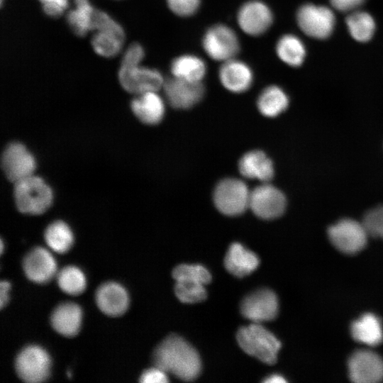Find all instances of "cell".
Listing matches in <instances>:
<instances>
[{"instance_id":"obj_1","label":"cell","mask_w":383,"mask_h":383,"mask_svg":"<svg viewBox=\"0 0 383 383\" xmlns=\"http://www.w3.org/2000/svg\"><path fill=\"white\" fill-rule=\"evenodd\" d=\"M152 362L155 366L184 381L195 379L201 370L196 349L176 334L170 335L155 348Z\"/></svg>"},{"instance_id":"obj_2","label":"cell","mask_w":383,"mask_h":383,"mask_svg":"<svg viewBox=\"0 0 383 383\" xmlns=\"http://www.w3.org/2000/svg\"><path fill=\"white\" fill-rule=\"evenodd\" d=\"M13 196L18 210L28 215L45 213L53 200L50 186L34 174L14 183Z\"/></svg>"},{"instance_id":"obj_3","label":"cell","mask_w":383,"mask_h":383,"mask_svg":"<svg viewBox=\"0 0 383 383\" xmlns=\"http://www.w3.org/2000/svg\"><path fill=\"white\" fill-rule=\"evenodd\" d=\"M236 339L240 347L249 355L269 365L277 362L281 343L260 323H252L241 327Z\"/></svg>"},{"instance_id":"obj_4","label":"cell","mask_w":383,"mask_h":383,"mask_svg":"<svg viewBox=\"0 0 383 383\" xmlns=\"http://www.w3.org/2000/svg\"><path fill=\"white\" fill-rule=\"evenodd\" d=\"M15 369L18 377L28 383H40L50 376L51 358L43 348L30 345L16 356Z\"/></svg>"},{"instance_id":"obj_5","label":"cell","mask_w":383,"mask_h":383,"mask_svg":"<svg viewBox=\"0 0 383 383\" xmlns=\"http://www.w3.org/2000/svg\"><path fill=\"white\" fill-rule=\"evenodd\" d=\"M250 191L244 182L236 178L221 180L213 192V202L222 213L235 216L249 208Z\"/></svg>"},{"instance_id":"obj_6","label":"cell","mask_w":383,"mask_h":383,"mask_svg":"<svg viewBox=\"0 0 383 383\" xmlns=\"http://www.w3.org/2000/svg\"><path fill=\"white\" fill-rule=\"evenodd\" d=\"M202 46L209 57L223 62L233 59L240 50L237 35L223 24L214 25L206 31Z\"/></svg>"},{"instance_id":"obj_7","label":"cell","mask_w":383,"mask_h":383,"mask_svg":"<svg viewBox=\"0 0 383 383\" xmlns=\"http://www.w3.org/2000/svg\"><path fill=\"white\" fill-rule=\"evenodd\" d=\"M331 242L346 254L357 253L366 245L369 235L363 223L349 218L339 221L328 230Z\"/></svg>"},{"instance_id":"obj_8","label":"cell","mask_w":383,"mask_h":383,"mask_svg":"<svg viewBox=\"0 0 383 383\" xmlns=\"http://www.w3.org/2000/svg\"><path fill=\"white\" fill-rule=\"evenodd\" d=\"M1 167L6 178L16 183L34 174L36 160L23 143L12 142L6 145L2 153Z\"/></svg>"},{"instance_id":"obj_9","label":"cell","mask_w":383,"mask_h":383,"mask_svg":"<svg viewBox=\"0 0 383 383\" xmlns=\"http://www.w3.org/2000/svg\"><path fill=\"white\" fill-rule=\"evenodd\" d=\"M118 77L121 87L126 91L135 95L157 91L163 87L165 82L158 70L140 65L133 67L121 66Z\"/></svg>"},{"instance_id":"obj_10","label":"cell","mask_w":383,"mask_h":383,"mask_svg":"<svg viewBox=\"0 0 383 383\" xmlns=\"http://www.w3.org/2000/svg\"><path fill=\"white\" fill-rule=\"evenodd\" d=\"M296 20L305 34L318 39L328 37L335 24V17L330 9L312 4L302 6L297 12Z\"/></svg>"},{"instance_id":"obj_11","label":"cell","mask_w":383,"mask_h":383,"mask_svg":"<svg viewBox=\"0 0 383 383\" xmlns=\"http://www.w3.org/2000/svg\"><path fill=\"white\" fill-rule=\"evenodd\" d=\"M284 194L275 187L264 183L250 191L249 208L257 217L271 220L283 214L286 208Z\"/></svg>"},{"instance_id":"obj_12","label":"cell","mask_w":383,"mask_h":383,"mask_svg":"<svg viewBox=\"0 0 383 383\" xmlns=\"http://www.w3.org/2000/svg\"><path fill=\"white\" fill-rule=\"evenodd\" d=\"M279 309L277 296L269 289H257L247 295L240 304L242 315L252 323H261L275 318Z\"/></svg>"},{"instance_id":"obj_13","label":"cell","mask_w":383,"mask_h":383,"mask_svg":"<svg viewBox=\"0 0 383 383\" xmlns=\"http://www.w3.org/2000/svg\"><path fill=\"white\" fill-rule=\"evenodd\" d=\"M349 377L356 383H376L383 380V360L368 350L355 352L348 361Z\"/></svg>"},{"instance_id":"obj_14","label":"cell","mask_w":383,"mask_h":383,"mask_svg":"<svg viewBox=\"0 0 383 383\" xmlns=\"http://www.w3.org/2000/svg\"><path fill=\"white\" fill-rule=\"evenodd\" d=\"M162 88L168 103L175 109L191 108L204 94L201 82H191L173 76L165 80Z\"/></svg>"},{"instance_id":"obj_15","label":"cell","mask_w":383,"mask_h":383,"mask_svg":"<svg viewBox=\"0 0 383 383\" xmlns=\"http://www.w3.org/2000/svg\"><path fill=\"white\" fill-rule=\"evenodd\" d=\"M237 21L240 28L248 35H260L266 32L273 21V15L265 3L249 1L240 8Z\"/></svg>"},{"instance_id":"obj_16","label":"cell","mask_w":383,"mask_h":383,"mask_svg":"<svg viewBox=\"0 0 383 383\" xmlns=\"http://www.w3.org/2000/svg\"><path fill=\"white\" fill-rule=\"evenodd\" d=\"M23 269L27 278L37 284L48 282L57 274L53 255L43 247L34 248L26 255Z\"/></svg>"},{"instance_id":"obj_17","label":"cell","mask_w":383,"mask_h":383,"mask_svg":"<svg viewBox=\"0 0 383 383\" xmlns=\"http://www.w3.org/2000/svg\"><path fill=\"white\" fill-rule=\"evenodd\" d=\"M96 303L99 309L109 316L123 314L129 305V296L126 289L115 282L102 284L96 292Z\"/></svg>"},{"instance_id":"obj_18","label":"cell","mask_w":383,"mask_h":383,"mask_svg":"<svg viewBox=\"0 0 383 383\" xmlns=\"http://www.w3.org/2000/svg\"><path fill=\"white\" fill-rule=\"evenodd\" d=\"M218 77L222 85L233 93L247 91L253 81V73L250 67L234 58L223 62Z\"/></svg>"},{"instance_id":"obj_19","label":"cell","mask_w":383,"mask_h":383,"mask_svg":"<svg viewBox=\"0 0 383 383\" xmlns=\"http://www.w3.org/2000/svg\"><path fill=\"white\" fill-rule=\"evenodd\" d=\"M82 311L74 302H63L57 306L50 316V323L53 329L65 337L76 335L81 327Z\"/></svg>"},{"instance_id":"obj_20","label":"cell","mask_w":383,"mask_h":383,"mask_svg":"<svg viewBox=\"0 0 383 383\" xmlns=\"http://www.w3.org/2000/svg\"><path fill=\"white\" fill-rule=\"evenodd\" d=\"M131 108L134 115L148 125L160 123L165 111L164 101L157 91L136 95L131 103Z\"/></svg>"},{"instance_id":"obj_21","label":"cell","mask_w":383,"mask_h":383,"mask_svg":"<svg viewBox=\"0 0 383 383\" xmlns=\"http://www.w3.org/2000/svg\"><path fill=\"white\" fill-rule=\"evenodd\" d=\"M260 265L255 253L239 243H232L225 257L226 269L237 277H244L254 272Z\"/></svg>"},{"instance_id":"obj_22","label":"cell","mask_w":383,"mask_h":383,"mask_svg":"<svg viewBox=\"0 0 383 383\" xmlns=\"http://www.w3.org/2000/svg\"><path fill=\"white\" fill-rule=\"evenodd\" d=\"M238 169L243 177L263 182H269L274 172L272 160L260 150L245 154L239 161Z\"/></svg>"},{"instance_id":"obj_23","label":"cell","mask_w":383,"mask_h":383,"mask_svg":"<svg viewBox=\"0 0 383 383\" xmlns=\"http://www.w3.org/2000/svg\"><path fill=\"white\" fill-rule=\"evenodd\" d=\"M351 334L359 343L370 346L379 345L383 340L381 321L374 314L365 313L352 323Z\"/></svg>"},{"instance_id":"obj_24","label":"cell","mask_w":383,"mask_h":383,"mask_svg":"<svg viewBox=\"0 0 383 383\" xmlns=\"http://www.w3.org/2000/svg\"><path fill=\"white\" fill-rule=\"evenodd\" d=\"M170 70L173 77L191 82H201L206 72V66L197 56L182 55L172 60Z\"/></svg>"},{"instance_id":"obj_25","label":"cell","mask_w":383,"mask_h":383,"mask_svg":"<svg viewBox=\"0 0 383 383\" xmlns=\"http://www.w3.org/2000/svg\"><path fill=\"white\" fill-rule=\"evenodd\" d=\"M289 99L279 87L272 85L264 89L259 95L257 106L259 111L266 117H275L286 110Z\"/></svg>"},{"instance_id":"obj_26","label":"cell","mask_w":383,"mask_h":383,"mask_svg":"<svg viewBox=\"0 0 383 383\" xmlns=\"http://www.w3.org/2000/svg\"><path fill=\"white\" fill-rule=\"evenodd\" d=\"M48 247L57 253H65L73 245L74 235L70 227L62 221L52 222L44 234Z\"/></svg>"},{"instance_id":"obj_27","label":"cell","mask_w":383,"mask_h":383,"mask_svg":"<svg viewBox=\"0 0 383 383\" xmlns=\"http://www.w3.org/2000/svg\"><path fill=\"white\" fill-rule=\"evenodd\" d=\"M95 9L89 1L75 4L68 11L66 20L71 30L79 37L86 35L93 30V16Z\"/></svg>"},{"instance_id":"obj_28","label":"cell","mask_w":383,"mask_h":383,"mask_svg":"<svg viewBox=\"0 0 383 383\" xmlns=\"http://www.w3.org/2000/svg\"><path fill=\"white\" fill-rule=\"evenodd\" d=\"M276 52L281 60L293 67L299 66L305 57V49L302 42L293 35H284L281 37L276 45Z\"/></svg>"},{"instance_id":"obj_29","label":"cell","mask_w":383,"mask_h":383,"mask_svg":"<svg viewBox=\"0 0 383 383\" xmlns=\"http://www.w3.org/2000/svg\"><path fill=\"white\" fill-rule=\"evenodd\" d=\"M57 282L60 289L70 295H79L86 289L87 279L77 267L69 265L57 273Z\"/></svg>"},{"instance_id":"obj_30","label":"cell","mask_w":383,"mask_h":383,"mask_svg":"<svg viewBox=\"0 0 383 383\" xmlns=\"http://www.w3.org/2000/svg\"><path fill=\"white\" fill-rule=\"evenodd\" d=\"M123 41L124 38L114 33L95 31L91 40V45L97 55L110 58L116 56L120 52Z\"/></svg>"},{"instance_id":"obj_31","label":"cell","mask_w":383,"mask_h":383,"mask_svg":"<svg viewBox=\"0 0 383 383\" xmlns=\"http://www.w3.org/2000/svg\"><path fill=\"white\" fill-rule=\"evenodd\" d=\"M346 23L353 38L360 42L368 41L373 35L375 24L367 13L357 11L350 15Z\"/></svg>"},{"instance_id":"obj_32","label":"cell","mask_w":383,"mask_h":383,"mask_svg":"<svg viewBox=\"0 0 383 383\" xmlns=\"http://www.w3.org/2000/svg\"><path fill=\"white\" fill-rule=\"evenodd\" d=\"M174 293L180 301L186 304L200 302L207 296L205 284L190 279L176 280Z\"/></svg>"},{"instance_id":"obj_33","label":"cell","mask_w":383,"mask_h":383,"mask_svg":"<svg viewBox=\"0 0 383 383\" xmlns=\"http://www.w3.org/2000/svg\"><path fill=\"white\" fill-rule=\"evenodd\" d=\"M172 277L176 280L190 279L209 284L211 280L209 271L201 265L181 264L172 271Z\"/></svg>"},{"instance_id":"obj_34","label":"cell","mask_w":383,"mask_h":383,"mask_svg":"<svg viewBox=\"0 0 383 383\" xmlns=\"http://www.w3.org/2000/svg\"><path fill=\"white\" fill-rule=\"evenodd\" d=\"M93 30L109 32L125 38L123 27L109 14L101 10H95L93 16Z\"/></svg>"},{"instance_id":"obj_35","label":"cell","mask_w":383,"mask_h":383,"mask_svg":"<svg viewBox=\"0 0 383 383\" xmlns=\"http://www.w3.org/2000/svg\"><path fill=\"white\" fill-rule=\"evenodd\" d=\"M362 223L369 235L383 239V206L369 211Z\"/></svg>"},{"instance_id":"obj_36","label":"cell","mask_w":383,"mask_h":383,"mask_svg":"<svg viewBox=\"0 0 383 383\" xmlns=\"http://www.w3.org/2000/svg\"><path fill=\"white\" fill-rule=\"evenodd\" d=\"M169 9L181 17L194 15L199 9L201 0H166Z\"/></svg>"},{"instance_id":"obj_37","label":"cell","mask_w":383,"mask_h":383,"mask_svg":"<svg viewBox=\"0 0 383 383\" xmlns=\"http://www.w3.org/2000/svg\"><path fill=\"white\" fill-rule=\"evenodd\" d=\"M145 57V50L143 46L138 43L131 44L123 55L121 66L133 67L140 65Z\"/></svg>"},{"instance_id":"obj_38","label":"cell","mask_w":383,"mask_h":383,"mask_svg":"<svg viewBox=\"0 0 383 383\" xmlns=\"http://www.w3.org/2000/svg\"><path fill=\"white\" fill-rule=\"evenodd\" d=\"M43 12L50 18L61 16L69 5V0H39Z\"/></svg>"},{"instance_id":"obj_39","label":"cell","mask_w":383,"mask_h":383,"mask_svg":"<svg viewBox=\"0 0 383 383\" xmlns=\"http://www.w3.org/2000/svg\"><path fill=\"white\" fill-rule=\"evenodd\" d=\"M142 383H165L168 382L167 372L155 366L145 370L140 377Z\"/></svg>"},{"instance_id":"obj_40","label":"cell","mask_w":383,"mask_h":383,"mask_svg":"<svg viewBox=\"0 0 383 383\" xmlns=\"http://www.w3.org/2000/svg\"><path fill=\"white\" fill-rule=\"evenodd\" d=\"M332 6L338 11H351L360 5L365 0H330Z\"/></svg>"},{"instance_id":"obj_41","label":"cell","mask_w":383,"mask_h":383,"mask_svg":"<svg viewBox=\"0 0 383 383\" xmlns=\"http://www.w3.org/2000/svg\"><path fill=\"white\" fill-rule=\"evenodd\" d=\"M10 283L8 281L2 280L0 283V306L1 308L6 304L9 296L8 293L10 289Z\"/></svg>"},{"instance_id":"obj_42","label":"cell","mask_w":383,"mask_h":383,"mask_svg":"<svg viewBox=\"0 0 383 383\" xmlns=\"http://www.w3.org/2000/svg\"><path fill=\"white\" fill-rule=\"evenodd\" d=\"M263 382L265 383H284L287 381L282 375L273 374L267 377Z\"/></svg>"},{"instance_id":"obj_43","label":"cell","mask_w":383,"mask_h":383,"mask_svg":"<svg viewBox=\"0 0 383 383\" xmlns=\"http://www.w3.org/2000/svg\"><path fill=\"white\" fill-rule=\"evenodd\" d=\"M88 1H89V0H74V4L85 3Z\"/></svg>"},{"instance_id":"obj_44","label":"cell","mask_w":383,"mask_h":383,"mask_svg":"<svg viewBox=\"0 0 383 383\" xmlns=\"http://www.w3.org/2000/svg\"><path fill=\"white\" fill-rule=\"evenodd\" d=\"M3 240H1V252H3Z\"/></svg>"}]
</instances>
